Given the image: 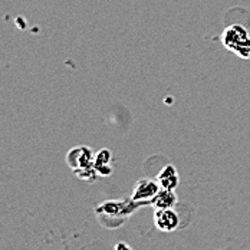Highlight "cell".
<instances>
[{"mask_svg": "<svg viewBox=\"0 0 250 250\" xmlns=\"http://www.w3.org/2000/svg\"><path fill=\"white\" fill-rule=\"evenodd\" d=\"M222 43L239 58H250V35L243 26L233 25L226 27L222 35Z\"/></svg>", "mask_w": 250, "mask_h": 250, "instance_id": "obj_1", "label": "cell"}, {"mask_svg": "<svg viewBox=\"0 0 250 250\" xmlns=\"http://www.w3.org/2000/svg\"><path fill=\"white\" fill-rule=\"evenodd\" d=\"M94 160H95V155L92 150L85 146L72 148L66 155V163L74 170V173L94 168Z\"/></svg>", "mask_w": 250, "mask_h": 250, "instance_id": "obj_2", "label": "cell"}, {"mask_svg": "<svg viewBox=\"0 0 250 250\" xmlns=\"http://www.w3.org/2000/svg\"><path fill=\"white\" fill-rule=\"evenodd\" d=\"M160 190H161V186H160L158 181H154L151 178H141V180L137 181L131 199L137 201V203L152 200Z\"/></svg>", "mask_w": 250, "mask_h": 250, "instance_id": "obj_3", "label": "cell"}, {"mask_svg": "<svg viewBox=\"0 0 250 250\" xmlns=\"http://www.w3.org/2000/svg\"><path fill=\"white\" fill-rule=\"evenodd\" d=\"M154 223L158 230L164 233H171L180 225V217L174 211V208H155Z\"/></svg>", "mask_w": 250, "mask_h": 250, "instance_id": "obj_4", "label": "cell"}, {"mask_svg": "<svg viewBox=\"0 0 250 250\" xmlns=\"http://www.w3.org/2000/svg\"><path fill=\"white\" fill-rule=\"evenodd\" d=\"M137 201L124 200V201H108L101 204L100 207H97V213L101 214H106V216H115V217H125L128 214L132 213V210L135 208Z\"/></svg>", "mask_w": 250, "mask_h": 250, "instance_id": "obj_5", "label": "cell"}, {"mask_svg": "<svg viewBox=\"0 0 250 250\" xmlns=\"http://www.w3.org/2000/svg\"><path fill=\"white\" fill-rule=\"evenodd\" d=\"M157 181L160 183L161 188H167V190H175L178 183H180V177L177 173L173 164H167L161 168V171L158 173Z\"/></svg>", "mask_w": 250, "mask_h": 250, "instance_id": "obj_6", "label": "cell"}, {"mask_svg": "<svg viewBox=\"0 0 250 250\" xmlns=\"http://www.w3.org/2000/svg\"><path fill=\"white\" fill-rule=\"evenodd\" d=\"M112 154L106 148H102L95 154L94 160V168L100 175H109L112 173Z\"/></svg>", "mask_w": 250, "mask_h": 250, "instance_id": "obj_7", "label": "cell"}, {"mask_svg": "<svg viewBox=\"0 0 250 250\" xmlns=\"http://www.w3.org/2000/svg\"><path fill=\"white\" fill-rule=\"evenodd\" d=\"M151 204L155 208H174V206L177 204V196L174 190L161 188L157 193V196L151 200Z\"/></svg>", "mask_w": 250, "mask_h": 250, "instance_id": "obj_8", "label": "cell"}, {"mask_svg": "<svg viewBox=\"0 0 250 250\" xmlns=\"http://www.w3.org/2000/svg\"><path fill=\"white\" fill-rule=\"evenodd\" d=\"M114 250H132V249H131L126 243H124V242H120V243H117V245H115Z\"/></svg>", "mask_w": 250, "mask_h": 250, "instance_id": "obj_9", "label": "cell"}]
</instances>
